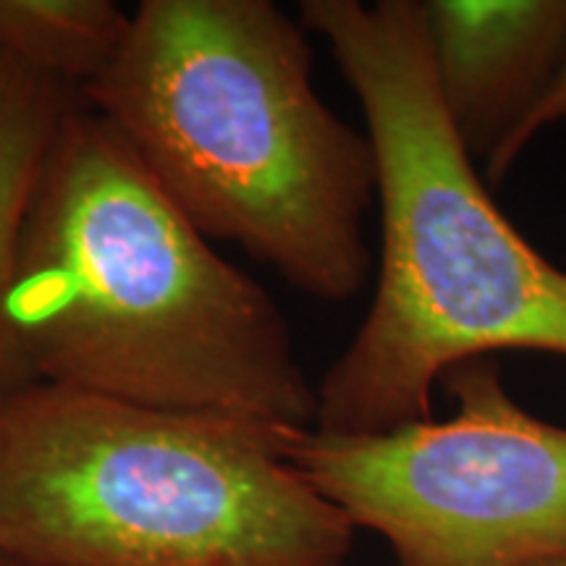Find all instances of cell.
I'll list each match as a JSON object with an SVG mask.
<instances>
[{"instance_id": "1", "label": "cell", "mask_w": 566, "mask_h": 566, "mask_svg": "<svg viewBox=\"0 0 566 566\" xmlns=\"http://www.w3.org/2000/svg\"><path fill=\"white\" fill-rule=\"evenodd\" d=\"M6 313L40 384L315 428L317 391L281 310L92 108L71 113L48 155Z\"/></svg>"}, {"instance_id": "2", "label": "cell", "mask_w": 566, "mask_h": 566, "mask_svg": "<svg viewBox=\"0 0 566 566\" xmlns=\"http://www.w3.org/2000/svg\"><path fill=\"white\" fill-rule=\"evenodd\" d=\"M300 24L363 105L380 205L375 296L315 386V428L430 420L443 375L493 352L566 357V271L514 229L451 129L420 0H302Z\"/></svg>"}, {"instance_id": "3", "label": "cell", "mask_w": 566, "mask_h": 566, "mask_svg": "<svg viewBox=\"0 0 566 566\" xmlns=\"http://www.w3.org/2000/svg\"><path fill=\"white\" fill-rule=\"evenodd\" d=\"M304 32L271 0H145L82 97L205 237L349 302L373 273L378 163L317 95Z\"/></svg>"}, {"instance_id": "4", "label": "cell", "mask_w": 566, "mask_h": 566, "mask_svg": "<svg viewBox=\"0 0 566 566\" xmlns=\"http://www.w3.org/2000/svg\"><path fill=\"white\" fill-rule=\"evenodd\" d=\"M294 430L27 384L0 396V554L27 566H344Z\"/></svg>"}, {"instance_id": "5", "label": "cell", "mask_w": 566, "mask_h": 566, "mask_svg": "<svg viewBox=\"0 0 566 566\" xmlns=\"http://www.w3.org/2000/svg\"><path fill=\"white\" fill-rule=\"evenodd\" d=\"M446 420L384 433L294 430L286 459L396 566H522L566 548V424L509 394L491 357L443 375Z\"/></svg>"}, {"instance_id": "6", "label": "cell", "mask_w": 566, "mask_h": 566, "mask_svg": "<svg viewBox=\"0 0 566 566\" xmlns=\"http://www.w3.org/2000/svg\"><path fill=\"white\" fill-rule=\"evenodd\" d=\"M430 71L451 129L485 163L566 55V0H420Z\"/></svg>"}, {"instance_id": "7", "label": "cell", "mask_w": 566, "mask_h": 566, "mask_svg": "<svg viewBox=\"0 0 566 566\" xmlns=\"http://www.w3.org/2000/svg\"><path fill=\"white\" fill-rule=\"evenodd\" d=\"M80 95L69 84L0 55V396L34 384L13 344L6 302L32 195L61 126L80 108Z\"/></svg>"}, {"instance_id": "8", "label": "cell", "mask_w": 566, "mask_h": 566, "mask_svg": "<svg viewBox=\"0 0 566 566\" xmlns=\"http://www.w3.org/2000/svg\"><path fill=\"white\" fill-rule=\"evenodd\" d=\"M126 24L129 13L111 0H0V55L84 92Z\"/></svg>"}, {"instance_id": "9", "label": "cell", "mask_w": 566, "mask_h": 566, "mask_svg": "<svg viewBox=\"0 0 566 566\" xmlns=\"http://www.w3.org/2000/svg\"><path fill=\"white\" fill-rule=\"evenodd\" d=\"M566 122V55L558 63L556 74L551 76L548 87L537 97V103L530 108V113L514 126L512 134L495 147L491 158L483 163V179L488 187L501 184L514 168V163L522 158V153L533 145L537 134L554 129L556 124Z\"/></svg>"}, {"instance_id": "10", "label": "cell", "mask_w": 566, "mask_h": 566, "mask_svg": "<svg viewBox=\"0 0 566 566\" xmlns=\"http://www.w3.org/2000/svg\"><path fill=\"white\" fill-rule=\"evenodd\" d=\"M522 566H566V548L551 551V554L541 556V558H533V562H527Z\"/></svg>"}, {"instance_id": "11", "label": "cell", "mask_w": 566, "mask_h": 566, "mask_svg": "<svg viewBox=\"0 0 566 566\" xmlns=\"http://www.w3.org/2000/svg\"><path fill=\"white\" fill-rule=\"evenodd\" d=\"M0 566H27V564H21V562H17V558H9V556L0 554Z\"/></svg>"}]
</instances>
